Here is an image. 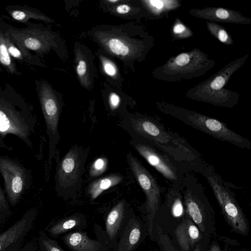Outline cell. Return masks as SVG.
Segmentation results:
<instances>
[{
  "mask_svg": "<svg viewBox=\"0 0 251 251\" xmlns=\"http://www.w3.org/2000/svg\"><path fill=\"white\" fill-rule=\"evenodd\" d=\"M135 140L146 143L183 164L191 172L203 175L209 165L184 138L156 119L137 117L129 122Z\"/></svg>",
  "mask_w": 251,
  "mask_h": 251,
  "instance_id": "cell-1",
  "label": "cell"
},
{
  "mask_svg": "<svg viewBox=\"0 0 251 251\" xmlns=\"http://www.w3.org/2000/svg\"><path fill=\"white\" fill-rule=\"evenodd\" d=\"M31 110L16 93L0 89V134H12L27 141L33 131Z\"/></svg>",
  "mask_w": 251,
  "mask_h": 251,
  "instance_id": "cell-2",
  "label": "cell"
},
{
  "mask_svg": "<svg viewBox=\"0 0 251 251\" xmlns=\"http://www.w3.org/2000/svg\"><path fill=\"white\" fill-rule=\"evenodd\" d=\"M184 210L201 232L212 234L215 228L214 212L203 187L197 178L187 173L182 185Z\"/></svg>",
  "mask_w": 251,
  "mask_h": 251,
  "instance_id": "cell-3",
  "label": "cell"
},
{
  "mask_svg": "<svg viewBox=\"0 0 251 251\" xmlns=\"http://www.w3.org/2000/svg\"><path fill=\"white\" fill-rule=\"evenodd\" d=\"M164 112L218 140L242 149H251V142L249 139L231 130L224 123L218 120L180 109H170Z\"/></svg>",
  "mask_w": 251,
  "mask_h": 251,
  "instance_id": "cell-4",
  "label": "cell"
},
{
  "mask_svg": "<svg viewBox=\"0 0 251 251\" xmlns=\"http://www.w3.org/2000/svg\"><path fill=\"white\" fill-rule=\"evenodd\" d=\"M206 179L228 223L237 233L247 235L249 224L234 195L213 168L209 165L202 175Z\"/></svg>",
  "mask_w": 251,
  "mask_h": 251,
  "instance_id": "cell-5",
  "label": "cell"
},
{
  "mask_svg": "<svg viewBox=\"0 0 251 251\" xmlns=\"http://www.w3.org/2000/svg\"><path fill=\"white\" fill-rule=\"evenodd\" d=\"M131 144L137 152L167 179L170 185L182 186L186 175L191 172L187 167L146 143L133 139Z\"/></svg>",
  "mask_w": 251,
  "mask_h": 251,
  "instance_id": "cell-6",
  "label": "cell"
},
{
  "mask_svg": "<svg viewBox=\"0 0 251 251\" xmlns=\"http://www.w3.org/2000/svg\"><path fill=\"white\" fill-rule=\"evenodd\" d=\"M127 158L131 171L146 196L148 230L151 236L153 221L160 206L163 191L155 178L137 157L129 153Z\"/></svg>",
  "mask_w": 251,
  "mask_h": 251,
  "instance_id": "cell-7",
  "label": "cell"
},
{
  "mask_svg": "<svg viewBox=\"0 0 251 251\" xmlns=\"http://www.w3.org/2000/svg\"><path fill=\"white\" fill-rule=\"evenodd\" d=\"M84 151L77 146L71 148L60 162L57 170V183L61 188L74 185L83 170Z\"/></svg>",
  "mask_w": 251,
  "mask_h": 251,
  "instance_id": "cell-8",
  "label": "cell"
},
{
  "mask_svg": "<svg viewBox=\"0 0 251 251\" xmlns=\"http://www.w3.org/2000/svg\"><path fill=\"white\" fill-rule=\"evenodd\" d=\"M0 172L4 181L9 201L14 205L19 201L24 190L25 178V171L12 160L0 158Z\"/></svg>",
  "mask_w": 251,
  "mask_h": 251,
  "instance_id": "cell-9",
  "label": "cell"
},
{
  "mask_svg": "<svg viewBox=\"0 0 251 251\" xmlns=\"http://www.w3.org/2000/svg\"><path fill=\"white\" fill-rule=\"evenodd\" d=\"M33 218L26 214L0 234V251H5L17 242H20L30 229Z\"/></svg>",
  "mask_w": 251,
  "mask_h": 251,
  "instance_id": "cell-10",
  "label": "cell"
},
{
  "mask_svg": "<svg viewBox=\"0 0 251 251\" xmlns=\"http://www.w3.org/2000/svg\"><path fill=\"white\" fill-rule=\"evenodd\" d=\"M175 234L182 251H190L202 237L198 227L188 217L177 226Z\"/></svg>",
  "mask_w": 251,
  "mask_h": 251,
  "instance_id": "cell-11",
  "label": "cell"
},
{
  "mask_svg": "<svg viewBox=\"0 0 251 251\" xmlns=\"http://www.w3.org/2000/svg\"><path fill=\"white\" fill-rule=\"evenodd\" d=\"M41 103L47 131L50 136V146L58 135V108L54 99L51 97L45 95L43 93H41Z\"/></svg>",
  "mask_w": 251,
  "mask_h": 251,
  "instance_id": "cell-12",
  "label": "cell"
},
{
  "mask_svg": "<svg viewBox=\"0 0 251 251\" xmlns=\"http://www.w3.org/2000/svg\"><path fill=\"white\" fill-rule=\"evenodd\" d=\"M63 240L75 251H99L102 247L100 242L91 239L82 232L70 233L64 236Z\"/></svg>",
  "mask_w": 251,
  "mask_h": 251,
  "instance_id": "cell-13",
  "label": "cell"
},
{
  "mask_svg": "<svg viewBox=\"0 0 251 251\" xmlns=\"http://www.w3.org/2000/svg\"><path fill=\"white\" fill-rule=\"evenodd\" d=\"M140 237L139 224L135 220H130L119 243L118 251H132L139 242Z\"/></svg>",
  "mask_w": 251,
  "mask_h": 251,
  "instance_id": "cell-14",
  "label": "cell"
},
{
  "mask_svg": "<svg viewBox=\"0 0 251 251\" xmlns=\"http://www.w3.org/2000/svg\"><path fill=\"white\" fill-rule=\"evenodd\" d=\"M165 204L174 217H179L184 214L182 186L170 185L166 195Z\"/></svg>",
  "mask_w": 251,
  "mask_h": 251,
  "instance_id": "cell-15",
  "label": "cell"
},
{
  "mask_svg": "<svg viewBox=\"0 0 251 251\" xmlns=\"http://www.w3.org/2000/svg\"><path fill=\"white\" fill-rule=\"evenodd\" d=\"M122 179L123 176L120 174H110L92 182L88 187V193L91 199L94 200L103 191L120 183Z\"/></svg>",
  "mask_w": 251,
  "mask_h": 251,
  "instance_id": "cell-16",
  "label": "cell"
},
{
  "mask_svg": "<svg viewBox=\"0 0 251 251\" xmlns=\"http://www.w3.org/2000/svg\"><path fill=\"white\" fill-rule=\"evenodd\" d=\"M125 203L119 201L111 210L107 217L105 223L107 234L110 239L117 235L124 218Z\"/></svg>",
  "mask_w": 251,
  "mask_h": 251,
  "instance_id": "cell-17",
  "label": "cell"
},
{
  "mask_svg": "<svg viewBox=\"0 0 251 251\" xmlns=\"http://www.w3.org/2000/svg\"><path fill=\"white\" fill-rule=\"evenodd\" d=\"M0 63L7 67L11 73L16 72L15 67L8 52L5 33L2 32H0Z\"/></svg>",
  "mask_w": 251,
  "mask_h": 251,
  "instance_id": "cell-18",
  "label": "cell"
},
{
  "mask_svg": "<svg viewBox=\"0 0 251 251\" xmlns=\"http://www.w3.org/2000/svg\"><path fill=\"white\" fill-rule=\"evenodd\" d=\"M78 224V221L75 218H69L62 221L52 226L50 229V233L53 235H58L74 228Z\"/></svg>",
  "mask_w": 251,
  "mask_h": 251,
  "instance_id": "cell-19",
  "label": "cell"
},
{
  "mask_svg": "<svg viewBox=\"0 0 251 251\" xmlns=\"http://www.w3.org/2000/svg\"><path fill=\"white\" fill-rule=\"evenodd\" d=\"M10 13L14 19L19 21L25 22L29 19H44L39 14L28 8L13 9Z\"/></svg>",
  "mask_w": 251,
  "mask_h": 251,
  "instance_id": "cell-20",
  "label": "cell"
},
{
  "mask_svg": "<svg viewBox=\"0 0 251 251\" xmlns=\"http://www.w3.org/2000/svg\"><path fill=\"white\" fill-rule=\"evenodd\" d=\"M157 241L160 251H178L176 249L170 237L164 233L159 226L157 228Z\"/></svg>",
  "mask_w": 251,
  "mask_h": 251,
  "instance_id": "cell-21",
  "label": "cell"
},
{
  "mask_svg": "<svg viewBox=\"0 0 251 251\" xmlns=\"http://www.w3.org/2000/svg\"><path fill=\"white\" fill-rule=\"evenodd\" d=\"M5 35L8 52L10 55L19 59H23L29 55L26 51L15 45L7 32L5 33Z\"/></svg>",
  "mask_w": 251,
  "mask_h": 251,
  "instance_id": "cell-22",
  "label": "cell"
},
{
  "mask_svg": "<svg viewBox=\"0 0 251 251\" xmlns=\"http://www.w3.org/2000/svg\"><path fill=\"white\" fill-rule=\"evenodd\" d=\"M108 166L107 158L102 157L96 159L92 164L89 174L91 177H96L103 174Z\"/></svg>",
  "mask_w": 251,
  "mask_h": 251,
  "instance_id": "cell-23",
  "label": "cell"
},
{
  "mask_svg": "<svg viewBox=\"0 0 251 251\" xmlns=\"http://www.w3.org/2000/svg\"><path fill=\"white\" fill-rule=\"evenodd\" d=\"M108 45L110 50L115 54L126 56L129 53V49L128 46L118 39H111Z\"/></svg>",
  "mask_w": 251,
  "mask_h": 251,
  "instance_id": "cell-24",
  "label": "cell"
},
{
  "mask_svg": "<svg viewBox=\"0 0 251 251\" xmlns=\"http://www.w3.org/2000/svg\"><path fill=\"white\" fill-rule=\"evenodd\" d=\"M41 243L47 251H64L56 243L48 238H42Z\"/></svg>",
  "mask_w": 251,
  "mask_h": 251,
  "instance_id": "cell-25",
  "label": "cell"
},
{
  "mask_svg": "<svg viewBox=\"0 0 251 251\" xmlns=\"http://www.w3.org/2000/svg\"><path fill=\"white\" fill-rule=\"evenodd\" d=\"M103 69L104 72L109 76H114L116 74V70L114 65L109 61L103 62Z\"/></svg>",
  "mask_w": 251,
  "mask_h": 251,
  "instance_id": "cell-26",
  "label": "cell"
},
{
  "mask_svg": "<svg viewBox=\"0 0 251 251\" xmlns=\"http://www.w3.org/2000/svg\"><path fill=\"white\" fill-rule=\"evenodd\" d=\"M225 84V79L222 76L216 77L210 84L211 88L214 90H219L223 87Z\"/></svg>",
  "mask_w": 251,
  "mask_h": 251,
  "instance_id": "cell-27",
  "label": "cell"
},
{
  "mask_svg": "<svg viewBox=\"0 0 251 251\" xmlns=\"http://www.w3.org/2000/svg\"><path fill=\"white\" fill-rule=\"evenodd\" d=\"M0 211L6 214L10 212L9 207L6 201L4 194L0 189Z\"/></svg>",
  "mask_w": 251,
  "mask_h": 251,
  "instance_id": "cell-28",
  "label": "cell"
},
{
  "mask_svg": "<svg viewBox=\"0 0 251 251\" xmlns=\"http://www.w3.org/2000/svg\"><path fill=\"white\" fill-rule=\"evenodd\" d=\"M175 61L177 65L183 66L189 62V56L186 53H181L176 57Z\"/></svg>",
  "mask_w": 251,
  "mask_h": 251,
  "instance_id": "cell-29",
  "label": "cell"
},
{
  "mask_svg": "<svg viewBox=\"0 0 251 251\" xmlns=\"http://www.w3.org/2000/svg\"><path fill=\"white\" fill-rule=\"evenodd\" d=\"M109 101L111 108L114 109L119 105L120 99L117 94L113 93L110 95Z\"/></svg>",
  "mask_w": 251,
  "mask_h": 251,
  "instance_id": "cell-30",
  "label": "cell"
},
{
  "mask_svg": "<svg viewBox=\"0 0 251 251\" xmlns=\"http://www.w3.org/2000/svg\"><path fill=\"white\" fill-rule=\"evenodd\" d=\"M87 66L84 60H80L76 67V72L79 76L83 75L86 72Z\"/></svg>",
  "mask_w": 251,
  "mask_h": 251,
  "instance_id": "cell-31",
  "label": "cell"
},
{
  "mask_svg": "<svg viewBox=\"0 0 251 251\" xmlns=\"http://www.w3.org/2000/svg\"><path fill=\"white\" fill-rule=\"evenodd\" d=\"M130 7L126 4L120 5L117 7L116 9L117 12L121 14L127 13L130 11Z\"/></svg>",
  "mask_w": 251,
  "mask_h": 251,
  "instance_id": "cell-32",
  "label": "cell"
},
{
  "mask_svg": "<svg viewBox=\"0 0 251 251\" xmlns=\"http://www.w3.org/2000/svg\"><path fill=\"white\" fill-rule=\"evenodd\" d=\"M216 15L218 18L221 19H225L228 17V13L224 9L219 8L216 11Z\"/></svg>",
  "mask_w": 251,
  "mask_h": 251,
  "instance_id": "cell-33",
  "label": "cell"
},
{
  "mask_svg": "<svg viewBox=\"0 0 251 251\" xmlns=\"http://www.w3.org/2000/svg\"><path fill=\"white\" fill-rule=\"evenodd\" d=\"M218 37L221 42H225L227 39V34L225 30H221L219 32Z\"/></svg>",
  "mask_w": 251,
  "mask_h": 251,
  "instance_id": "cell-34",
  "label": "cell"
},
{
  "mask_svg": "<svg viewBox=\"0 0 251 251\" xmlns=\"http://www.w3.org/2000/svg\"><path fill=\"white\" fill-rule=\"evenodd\" d=\"M151 4L158 9H161L163 6V2L159 0H151L150 1Z\"/></svg>",
  "mask_w": 251,
  "mask_h": 251,
  "instance_id": "cell-35",
  "label": "cell"
},
{
  "mask_svg": "<svg viewBox=\"0 0 251 251\" xmlns=\"http://www.w3.org/2000/svg\"><path fill=\"white\" fill-rule=\"evenodd\" d=\"M185 30V26L181 24L176 25L174 27V31L176 33H180Z\"/></svg>",
  "mask_w": 251,
  "mask_h": 251,
  "instance_id": "cell-36",
  "label": "cell"
},
{
  "mask_svg": "<svg viewBox=\"0 0 251 251\" xmlns=\"http://www.w3.org/2000/svg\"><path fill=\"white\" fill-rule=\"evenodd\" d=\"M210 251H220V250L218 245L214 244L211 246Z\"/></svg>",
  "mask_w": 251,
  "mask_h": 251,
  "instance_id": "cell-37",
  "label": "cell"
},
{
  "mask_svg": "<svg viewBox=\"0 0 251 251\" xmlns=\"http://www.w3.org/2000/svg\"><path fill=\"white\" fill-rule=\"evenodd\" d=\"M194 251H202L200 245H198L196 246Z\"/></svg>",
  "mask_w": 251,
  "mask_h": 251,
  "instance_id": "cell-38",
  "label": "cell"
},
{
  "mask_svg": "<svg viewBox=\"0 0 251 251\" xmlns=\"http://www.w3.org/2000/svg\"><path fill=\"white\" fill-rule=\"evenodd\" d=\"M108 1L110 2H116L118 1V0H109Z\"/></svg>",
  "mask_w": 251,
  "mask_h": 251,
  "instance_id": "cell-39",
  "label": "cell"
},
{
  "mask_svg": "<svg viewBox=\"0 0 251 251\" xmlns=\"http://www.w3.org/2000/svg\"><path fill=\"white\" fill-rule=\"evenodd\" d=\"M10 251H16L15 250H11Z\"/></svg>",
  "mask_w": 251,
  "mask_h": 251,
  "instance_id": "cell-40",
  "label": "cell"
}]
</instances>
